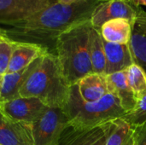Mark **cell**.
Wrapping results in <instances>:
<instances>
[{"label": "cell", "mask_w": 146, "mask_h": 145, "mask_svg": "<svg viewBox=\"0 0 146 145\" xmlns=\"http://www.w3.org/2000/svg\"><path fill=\"white\" fill-rule=\"evenodd\" d=\"M101 3L102 0H78L71 4L56 3L27 18L0 25V27L13 41L33 43L55 51L57 38L68 29L91 21Z\"/></svg>", "instance_id": "cell-1"}, {"label": "cell", "mask_w": 146, "mask_h": 145, "mask_svg": "<svg viewBox=\"0 0 146 145\" xmlns=\"http://www.w3.org/2000/svg\"><path fill=\"white\" fill-rule=\"evenodd\" d=\"M67 82L55 53L45 51L19 91V97H35L49 108L64 109L69 97Z\"/></svg>", "instance_id": "cell-2"}, {"label": "cell", "mask_w": 146, "mask_h": 145, "mask_svg": "<svg viewBox=\"0 0 146 145\" xmlns=\"http://www.w3.org/2000/svg\"><path fill=\"white\" fill-rule=\"evenodd\" d=\"M91 29L89 21L64 32L56 41L55 54L70 86L93 73L90 56Z\"/></svg>", "instance_id": "cell-3"}, {"label": "cell", "mask_w": 146, "mask_h": 145, "mask_svg": "<svg viewBox=\"0 0 146 145\" xmlns=\"http://www.w3.org/2000/svg\"><path fill=\"white\" fill-rule=\"evenodd\" d=\"M63 109L69 125L79 128L94 127L121 118L126 114L114 94L109 93L98 101L88 103L80 97L77 85H71L68 100Z\"/></svg>", "instance_id": "cell-4"}, {"label": "cell", "mask_w": 146, "mask_h": 145, "mask_svg": "<svg viewBox=\"0 0 146 145\" xmlns=\"http://www.w3.org/2000/svg\"><path fill=\"white\" fill-rule=\"evenodd\" d=\"M68 126L69 120L63 109L48 108L32 124L33 144L56 145Z\"/></svg>", "instance_id": "cell-5"}, {"label": "cell", "mask_w": 146, "mask_h": 145, "mask_svg": "<svg viewBox=\"0 0 146 145\" xmlns=\"http://www.w3.org/2000/svg\"><path fill=\"white\" fill-rule=\"evenodd\" d=\"M114 125L115 120L88 128H79L69 125L56 145H105Z\"/></svg>", "instance_id": "cell-6"}, {"label": "cell", "mask_w": 146, "mask_h": 145, "mask_svg": "<svg viewBox=\"0 0 146 145\" xmlns=\"http://www.w3.org/2000/svg\"><path fill=\"white\" fill-rule=\"evenodd\" d=\"M142 7H138L129 0H110L101 3L91 18L92 26L100 30L107 21L114 19H126L133 23Z\"/></svg>", "instance_id": "cell-7"}, {"label": "cell", "mask_w": 146, "mask_h": 145, "mask_svg": "<svg viewBox=\"0 0 146 145\" xmlns=\"http://www.w3.org/2000/svg\"><path fill=\"white\" fill-rule=\"evenodd\" d=\"M0 106L11 119L30 125L34 123L49 108L38 98L21 97L0 103Z\"/></svg>", "instance_id": "cell-8"}, {"label": "cell", "mask_w": 146, "mask_h": 145, "mask_svg": "<svg viewBox=\"0 0 146 145\" xmlns=\"http://www.w3.org/2000/svg\"><path fill=\"white\" fill-rule=\"evenodd\" d=\"M56 0H0V25L23 20Z\"/></svg>", "instance_id": "cell-9"}, {"label": "cell", "mask_w": 146, "mask_h": 145, "mask_svg": "<svg viewBox=\"0 0 146 145\" xmlns=\"http://www.w3.org/2000/svg\"><path fill=\"white\" fill-rule=\"evenodd\" d=\"M0 145H34L32 125L16 121L0 106Z\"/></svg>", "instance_id": "cell-10"}, {"label": "cell", "mask_w": 146, "mask_h": 145, "mask_svg": "<svg viewBox=\"0 0 146 145\" xmlns=\"http://www.w3.org/2000/svg\"><path fill=\"white\" fill-rule=\"evenodd\" d=\"M133 63L146 73V11L143 9L132 24V34L128 43Z\"/></svg>", "instance_id": "cell-11"}, {"label": "cell", "mask_w": 146, "mask_h": 145, "mask_svg": "<svg viewBox=\"0 0 146 145\" xmlns=\"http://www.w3.org/2000/svg\"><path fill=\"white\" fill-rule=\"evenodd\" d=\"M13 42V50L8 73L17 72L28 67L42 54L48 50L46 48L33 43Z\"/></svg>", "instance_id": "cell-12"}, {"label": "cell", "mask_w": 146, "mask_h": 145, "mask_svg": "<svg viewBox=\"0 0 146 145\" xmlns=\"http://www.w3.org/2000/svg\"><path fill=\"white\" fill-rule=\"evenodd\" d=\"M106 56L105 74L109 75L127 70L133 63L132 53L127 44L109 43L103 39Z\"/></svg>", "instance_id": "cell-13"}, {"label": "cell", "mask_w": 146, "mask_h": 145, "mask_svg": "<svg viewBox=\"0 0 146 145\" xmlns=\"http://www.w3.org/2000/svg\"><path fill=\"white\" fill-rule=\"evenodd\" d=\"M106 76L110 93L114 94L117 97L126 114L132 111L137 105L138 102L127 82L126 70Z\"/></svg>", "instance_id": "cell-14"}, {"label": "cell", "mask_w": 146, "mask_h": 145, "mask_svg": "<svg viewBox=\"0 0 146 145\" xmlns=\"http://www.w3.org/2000/svg\"><path fill=\"white\" fill-rule=\"evenodd\" d=\"M76 85L80 97L88 103L98 101L110 93L106 74L90 73Z\"/></svg>", "instance_id": "cell-15"}, {"label": "cell", "mask_w": 146, "mask_h": 145, "mask_svg": "<svg viewBox=\"0 0 146 145\" xmlns=\"http://www.w3.org/2000/svg\"><path fill=\"white\" fill-rule=\"evenodd\" d=\"M38 58L28 67L14 73H7L3 77L0 103H4L19 97V91L29 74L34 68Z\"/></svg>", "instance_id": "cell-16"}, {"label": "cell", "mask_w": 146, "mask_h": 145, "mask_svg": "<svg viewBox=\"0 0 146 145\" xmlns=\"http://www.w3.org/2000/svg\"><path fill=\"white\" fill-rule=\"evenodd\" d=\"M104 40L119 44H127L131 38L132 24L126 19H114L105 22L100 28Z\"/></svg>", "instance_id": "cell-17"}, {"label": "cell", "mask_w": 146, "mask_h": 145, "mask_svg": "<svg viewBox=\"0 0 146 145\" xmlns=\"http://www.w3.org/2000/svg\"><path fill=\"white\" fill-rule=\"evenodd\" d=\"M90 56L93 73L105 74L106 56L100 31L92 27L90 32Z\"/></svg>", "instance_id": "cell-18"}, {"label": "cell", "mask_w": 146, "mask_h": 145, "mask_svg": "<svg viewBox=\"0 0 146 145\" xmlns=\"http://www.w3.org/2000/svg\"><path fill=\"white\" fill-rule=\"evenodd\" d=\"M126 72L129 86L137 102H139L146 96V73L136 63L129 66Z\"/></svg>", "instance_id": "cell-19"}, {"label": "cell", "mask_w": 146, "mask_h": 145, "mask_svg": "<svg viewBox=\"0 0 146 145\" xmlns=\"http://www.w3.org/2000/svg\"><path fill=\"white\" fill-rule=\"evenodd\" d=\"M132 133L130 125L121 118H117L105 145H132Z\"/></svg>", "instance_id": "cell-20"}, {"label": "cell", "mask_w": 146, "mask_h": 145, "mask_svg": "<svg viewBox=\"0 0 146 145\" xmlns=\"http://www.w3.org/2000/svg\"><path fill=\"white\" fill-rule=\"evenodd\" d=\"M121 119L128 123L132 128L146 122V96L137 103L132 111L125 114Z\"/></svg>", "instance_id": "cell-21"}, {"label": "cell", "mask_w": 146, "mask_h": 145, "mask_svg": "<svg viewBox=\"0 0 146 145\" xmlns=\"http://www.w3.org/2000/svg\"><path fill=\"white\" fill-rule=\"evenodd\" d=\"M13 40L5 36L0 37V75L8 73L13 50Z\"/></svg>", "instance_id": "cell-22"}, {"label": "cell", "mask_w": 146, "mask_h": 145, "mask_svg": "<svg viewBox=\"0 0 146 145\" xmlns=\"http://www.w3.org/2000/svg\"><path fill=\"white\" fill-rule=\"evenodd\" d=\"M132 145H146V122L133 127Z\"/></svg>", "instance_id": "cell-23"}, {"label": "cell", "mask_w": 146, "mask_h": 145, "mask_svg": "<svg viewBox=\"0 0 146 145\" xmlns=\"http://www.w3.org/2000/svg\"><path fill=\"white\" fill-rule=\"evenodd\" d=\"M138 7L146 6V0H129Z\"/></svg>", "instance_id": "cell-24"}, {"label": "cell", "mask_w": 146, "mask_h": 145, "mask_svg": "<svg viewBox=\"0 0 146 145\" xmlns=\"http://www.w3.org/2000/svg\"><path fill=\"white\" fill-rule=\"evenodd\" d=\"M57 3H62V4H71L73 3H75L78 0H56Z\"/></svg>", "instance_id": "cell-25"}, {"label": "cell", "mask_w": 146, "mask_h": 145, "mask_svg": "<svg viewBox=\"0 0 146 145\" xmlns=\"http://www.w3.org/2000/svg\"><path fill=\"white\" fill-rule=\"evenodd\" d=\"M3 75H0V97H1V91H2V85H3Z\"/></svg>", "instance_id": "cell-26"}, {"label": "cell", "mask_w": 146, "mask_h": 145, "mask_svg": "<svg viewBox=\"0 0 146 145\" xmlns=\"http://www.w3.org/2000/svg\"><path fill=\"white\" fill-rule=\"evenodd\" d=\"M0 35H3V36H5V33H4V31L2 27H0ZM6 37V36H5Z\"/></svg>", "instance_id": "cell-27"}, {"label": "cell", "mask_w": 146, "mask_h": 145, "mask_svg": "<svg viewBox=\"0 0 146 145\" xmlns=\"http://www.w3.org/2000/svg\"><path fill=\"white\" fill-rule=\"evenodd\" d=\"M106 1H110V0H102V2H106Z\"/></svg>", "instance_id": "cell-28"}, {"label": "cell", "mask_w": 146, "mask_h": 145, "mask_svg": "<svg viewBox=\"0 0 146 145\" xmlns=\"http://www.w3.org/2000/svg\"><path fill=\"white\" fill-rule=\"evenodd\" d=\"M1 36H3V35H0V37H1Z\"/></svg>", "instance_id": "cell-29"}]
</instances>
